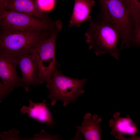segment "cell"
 Returning a JSON list of instances; mask_svg holds the SVG:
<instances>
[{
    "mask_svg": "<svg viewBox=\"0 0 140 140\" xmlns=\"http://www.w3.org/2000/svg\"><path fill=\"white\" fill-rule=\"evenodd\" d=\"M88 21L85 35L89 49L96 56L107 54L119 60L120 50L117 45L121 37L116 27L108 21L97 17Z\"/></svg>",
    "mask_w": 140,
    "mask_h": 140,
    "instance_id": "6da1fadb",
    "label": "cell"
},
{
    "mask_svg": "<svg viewBox=\"0 0 140 140\" xmlns=\"http://www.w3.org/2000/svg\"><path fill=\"white\" fill-rule=\"evenodd\" d=\"M130 13L134 23L133 34L136 32L140 22V0H122Z\"/></svg>",
    "mask_w": 140,
    "mask_h": 140,
    "instance_id": "5bb4252c",
    "label": "cell"
},
{
    "mask_svg": "<svg viewBox=\"0 0 140 140\" xmlns=\"http://www.w3.org/2000/svg\"><path fill=\"white\" fill-rule=\"evenodd\" d=\"M29 101L28 107L23 106L20 109L23 114H28L29 117L49 126L54 125V121L48 107L49 104H46L45 99L40 103H34L31 99L29 100Z\"/></svg>",
    "mask_w": 140,
    "mask_h": 140,
    "instance_id": "9c48e42d",
    "label": "cell"
},
{
    "mask_svg": "<svg viewBox=\"0 0 140 140\" xmlns=\"http://www.w3.org/2000/svg\"><path fill=\"white\" fill-rule=\"evenodd\" d=\"M62 25L59 20L45 21L29 15L0 9V30L30 31L53 30Z\"/></svg>",
    "mask_w": 140,
    "mask_h": 140,
    "instance_id": "5b68a950",
    "label": "cell"
},
{
    "mask_svg": "<svg viewBox=\"0 0 140 140\" xmlns=\"http://www.w3.org/2000/svg\"><path fill=\"white\" fill-rule=\"evenodd\" d=\"M88 80L72 78L64 74L58 68L55 69L50 82L46 85L51 106L55 105L57 101H62L64 107L69 103H75L79 96L84 93L83 87Z\"/></svg>",
    "mask_w": 140,
    "mask_h": 140,
    "instance_id": "277c9868",
    "label": "cell"
},
{
    "mask_svg": "<svg viewBox=\"0 0 140 140\" xmlns=\"http://www.w3.org/2000/svg\"><path fill=\"white\" fill-rule=\"evenodd\" d=\"M120 114L119 112H115L113 115L114 118L110 120L111 134L115 135L117 132H120L132 135L135 134L138 131L137 127L129 115L123 117H120Z\"/></svg>",
    "mask_w": 140,
    "mask_h": 140,
    "instance_id": "4fadbf2b",
    "label": "cell"
},
{
    "mask_svg": "<svg viewBox=\"0 0 140 140\" xmlns=\"http://www.w3.org/2000/svg\"><path fill=\"white\" fill-rule=\"evenodd\" d=\"M102 121L101 118H98L97 114L93 115L87 113L83 117L81 126L76 128L83 136L85 140H101V134L103 131L100 124Z\"/></svg>",
    "mask_w": 140,
    "mask_h": 140,
    "instance_id": "7c38bea8",
    "label": "cell"
},
{
    "mask_svg": "<svg viewBox=\"0 0 140 140\" xmlns=\"http://www.w3.org/2000/svg\"><path fill=\"white\" fill-rule=\"evenodd\" d=\"M18 66L22 74V87L27 92L32 86L41 84L38 66L31 54L17 57Z\"/></svg>",
    "mask_w": 140,
    "mask_h": 140,
    "instance_id": "ba28073f",
    "label": "cell"
},
{
    "mask_svg": "<svg viewBox=\"0 0 140 140\" xmlns=\"http://www.w3.org/2000/svg\"><path fill=\"white\" fill-rule=\"evenodd\" d=\"M62 27L57 28L40 41L30 53L38 66L41 84L44 82L46 85L49 83L53 72L59 66L55 56V44Z\"/></svg>",
    "mask_w": 140,
    "mask_h": 140,
    "instance_id": "8992f818",
    "label": "cell"
},
{
    "mask_svg": "<svg viewBox=\"0 0 140 140\" xmlns=\"http://www.w3.org/2000/svg\"><path fill=\"white\" fill-rule=\"evenodd\" d=\"M131 46L140 47V22L137 30L133 35Z\"/></svg>",
    "mask_w": 140,
    "mask_h": 140,
    "instance_id": "2e32d148",
    "label": "cell"
},
{
    "mask_svg": "<svg viewBox=\"0 0 140 140\" xmlns=\"http://www.w3.org/2000/svg\"><path fill=\"white\" fill-rule=\"evenodd\" d=\"M4 9L29 15L42 20H52L39 9L36 0H7Z\"/></svg>",
    "mask_w": 140,
    "mask_h": 140,
    "instance_id": "30bf717a",
    "label": "cell"
},
{
    "mask_svg": "<svg viewBox=\"0 0 140 140\" xmlns=\"http://www.w3.org/2000/svg\"><path fill=\"white\" fill-rule=\"evenodd\" d=\"M95 0H75L72 13L68 27H79L84 22L92 19L91 14L95 5Z\"/></svg>",
    "mask_w": 140,
    "mask_h": 140,
    "instance_id": "8fae6325",
    "label": "cell"
},
{
    "mask_svg": "<svg viewBox=\"0 0 140 140\" xmlns=\"http://www.w3.org/2000/svg\"><path fill=\"white\" fill-rule=\"evenodd\" d=\"M115 137L120 140H140V136H137L135 134L132 135V136L128 138L123 136L122 134L120 132H117L115 135Z\"/></svg>",
    "mask_w": 140,
    "mask_h": 140,
    "instance_id": "e0dca14e",
    "label": "cell"
},
{
    "mask_svg": "<svg viewBox=\"0 0 140 140\" xmlns=\"http://www.w3.org/2000/svg\"><path fill=\"white\" fill-rule=\"evenodd\" d=\"M56 29L30 31L0 30V52L15 57L30 54Z\"/></svg>",
    "mask_w": 140,
    "mask_h": 140,
    "instance_id": "3957f363",
    "label": "cell"
},
{
    "mask_svg": "<svg viewBox=\"0 0 140 140\" xmlns=\"http://www.w3.org/2000/svg\"><path fill=\"white\" fill-rule=\"evenodd\" d=\"M100 10L97 17L112 24L118 32L121 39L120 50L131 46L134 29L130 13L122 0H97Z\"/></svg>",
    "mask_w": 140,
    "mask_h": 140,
    "instance_id": "7a4b0ae2",
    "label": "cell"
},
{
    "mask_svg": "<svg viewBox=\"0 0 140 140\" xmlns=\"http://www.w3.org/2000/svg\"><path fill=\"white\" fill-rule=\"evenodd\" d=\"M17 57L0 52V100L10 94L16 88L22 87L21 78L16 71Z\"/></svg>",
    "mask_w": 140,
    "mask_h": 140,
    "instance_id": "52a82bcc",
    "label": "cell"
},
{
    "mask_svg": "<svg viewBox=\"0 0 140 140\" xmlns=\"http://www.w3.org/2000/svg\"><path fill=\"white\" fill-rule=\"evenodd\" d=\"M36 2L39 9L45 12L53 9L55 5V0H36Z\"/></svg>",
    "mask_w": 140,
    "mask_h": 140,
    "instance_id": "9a60e30c",
    "label": "cell"
}]
</instances>
